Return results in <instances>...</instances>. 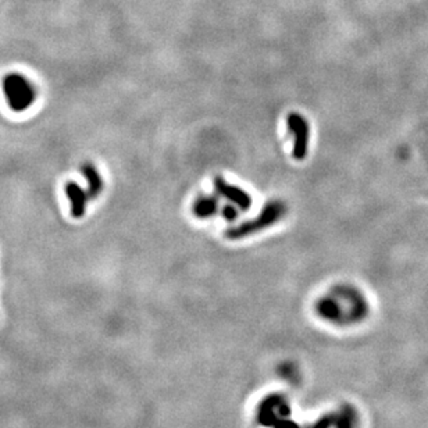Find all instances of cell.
Listing matches in <instances>:
<instances>
[{"mask_svg": "<svg viewBox=\"0 0 428 428\" xmlns=\"http://www.w3.org/2000/svg\"><path fill=\"white\" fill-rule=\"evenodd\" d=\"M2 89L9 108L16 113L25 112L35 103L36 88L20 73L8 74L2 81Z\"/></svg>", "mask_w": 428, "mask_h": 428, "instance_id": "obj_1", "label": "cell"}, {"mask_svg": "<svg viewBox=\"0 0 428 428\" xmlns=\"http://www.w3.org/2000/svg\"><path fill=\"white\" fill-rule=\"evenodd\" d=\"M285 212H287V207H285L284 203H281L278 201L270 202L256 218L245 221L240 225L231 228L227 232V236L229 238V240H241V238L253 235L259 231H263V229L274 225L278 220H281L284 217Z\"/></svg>", "mask_w": 428, "mask_h": 428, "instance_id": "obj_2", "label": "cell"}, {"mask_svg": "<svg viewBox=\"0 0 428 428\" xmlns=\"http://www.w3.org/2000/svg\"><path fill=\"white\" fill-rule=\"evenodd\" d=\"M288 128L294 138V149L292 156L297 160H303L307 156L309 151V139H310V131L307 120L298 114L292 113L288 117Z\"/></svg>", "mask_w": 428, "mask_h": 428, "instance_id": "obj_3", "label": "cell"}, {"mask_svg": "<svg viewBox=\"0 0 428 428\" xmlns=\"http://www.w3.org/2000/svg\"><path fill=\"white\" fill-rule=\"evenodd\" d=\"M214 188L217 189V192L220 195H223L225 199H228L232 205L238 206L241 210L251 209L252 198L244 191V189L231 185L221 177H217L214 179Z\"/></svg>", "mask_w": 428, "mask_h": 428, "instance_id": "obj_4", "label": "cell"}, {"mask_svg": "<svg viewBox=\"0 0 428 428\" xmlns=\"http://www.w3.org/2000/svg\"><path fill=\"white\" fill-rule=\"evenodd\" d=\"M64 191H66V197H67L68 203H70L71 216L74 218H82L85 216V212H86L88 201L90 199L88 191L77 182H68L66 185Z\"/></svg>", "mask_w": 428, "mask_h": 428, "instance_id": "obj_5", "label": "cell"}, {"mask_svg": "<svg viewBox=\"0 0 428 428\" xmlns=\"http://www.w3.org/2000/svg\"><path fill=\"white\" fill-rule=\"evenodd\" d=\"M81 174L84 175L85 181H86V191L89 194V198L90 199H95L98 198L102 191H103V178L101 175V173L98 171L97 166H95L93 163H84L81 166Z\"/></svg>", "mask_w": 428, "mask_h": 428, "instance_id": "obj_6", "label": "cell"}, {"mask_svg": "<svg viewBox=\"0 0 428 428\" xmlns=\"http://www.w3.org/2000/svg\"><path fill=\"white\" fill-rule=\"evenodd\" d=\"M218 202L213 197H202L194 205V213L199 218H207L217 213Z\"/></svg>", "mask_w": 428, "mask_h": 428, "instance_id": "obj_7", "label": "cell"}, {"mask_svg": "<svg viewBox=\"0 0 428 428\" xmlns=\"http://www.w3.org/2000/svg\"><path fill=\"white\" fill-rule=\"evenodd\" d=\"M236 216H238V212L232 206H227L223 209V217L225 220H234L236 218Z\"/></svg>", "mask_w": 428, "mask_h": 428, "instance_id": "obj_8", "label": "cell"}]
</instances>
